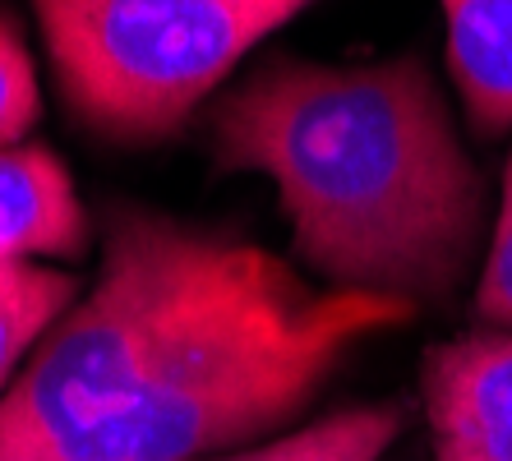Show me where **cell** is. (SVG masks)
I'll list each match as a JSON object with an SVG mask.
<instances>
[{
	"mask_svg": "<svg viewBox=\"0 0 512 461\" xmlns=\"http://www.w3.org/2000/svg\"><path fill=\"white\" fill-rule=\"evenodd\" d=\"M416 305L314 286L273 249L143 203L0 397L14 461H203L282 429L360 337Z\"/></svg>",
	"mask_w": 512,
	"mask_h": 461,
	"instance_id": "1",
	"label": "cell"
},
{
	"mask_svg": "<svg viewBox=\"0 0 512 461\" xmlns=\"http://www.w3.org/2000/svg\"><path fill=\"white\" fill-rule=\"evenodd\" d=\"M213 166L277 190L300 268L328 286L448 305L485 236V176L416 56H273L213 107Z\"/></svg>",
	"mask_w": 512,
	"mask_h": 461,
	"instance_id": "2",
	"label": "cell"
},
{
	"mask_svg": "<svg viewBox=\"0 0 512 461\" xmlns=\"http://www.w3.org/2000/svg\"><path fill=\"white\" fill-rule=\"evenodd\" d=\"M319 0H33L70 116L111 143H162L268 33Z\"/></svg>",
	"mask_w": 512,
	"mask_h": 461,
	"instance_id": "3",
	"label": "cell"
},
{
	"mask_svg": "<svg viewBox=\"0 0 512 461\" xmlns=\"http://www.w3.org/2000/svg\"><path fill=\"white\" fill-rule=\"evenodd\" d=\"M420 397L434 461H512V328L429 346Z\"/></svg>",
	"mask_w": 512,
	"mask_h": 461,
	"instance_id": "4",
	"label": "cell"
},
{
	"mask_svg": "<svg viewBox=\"0 0 512 461\" xmlns=\"http://www.w3.org/2000/svg\"><path fill=\"white\" fill-rule=\"evenodd\" d=\"M93 236L88 208L51 148H0V268L37 259H79Z\"/></svg>",
	"mask_w": 512,
	"mask_h": 461,
	"instance_id": "5",
	"label": "cell"
},
{
	"mask_svg": "<svg viewBox=\"0 0 512 461\" xmlns=\"http://www.w3.org/2000/svg\"><path fill=\"white\" fill-rule=\"evenodd\" d=\"M448 28V70L471 130H512V0H439Z\"/></svg>",
	"mask_w": 512,
	"mask_h": 461,
	"instance_id": "6",
	"label": "cell"
},
{
	"mask_svg": "<svg viewBox=\"0 0 512 461\" xmlns=\"http://www.w3.org/2000/svg\"><path fill=\"white\" fill-rule=\"evenodd\" d=\"M406 429V406L397 402H365L342 406L333 415H319L291 434L263 438L250 448L217 452L203 461H383L388 448Z\"/></svg>",
	"mask_w": 512,
	"mask_h": 461,
	"instance_id": "7",
	"label": "cell"
},
{
	"mask_svg": "<svg viewBox=\"0 0 512 461\" xmlns=\"http://www.w3.org/2000/svg\"><path fill=\"white\" fill-rule=\"evenodd\" d=\"M74 300H79V282L70 272L42 268V263L0 268V397Z\"/></svg>",
	"mask_w": 512,
	"mask_h": 461,
	"instance_id": "8",
	"label": "cell"
},
{
	"mask_svg": "<svg viewBox=\"0 0 512 461\" xmlns=\"http://www.w3.org/2000/svg\"><path fill=\"white\" fill-rule=\"evenodd\" d=\"M42 116L37 70L28 56L24 33L14 28L10 14H0V148L24 143Z\"/></svg>",
	"mask_w": 512,
	"mask_h": 461,
	"instance_id": "9",
	"label": "cell"
},
{
	"mask_svg": "<svg viewBox=\"0 0 512 461\" xmlns=\"http://www.w3.org/2000/svg\"><path fill=\"white\" fill-rule=\"evenodd\" d=\"M476 319L485 328H512V153L503 162L499 213L489 226L485 268H480L476 282Z\"/></svg>",
	"mask_w": 512,
	"mask_h": 461,
	"instance_id": "10",
	"label": "cell"
},
{
	"mask_svg": "<svg viewBox=\"0 0 512 461\" xmlns=\"http://www.w3.org/2000/svg\"><path fill=\"white\" fill-rule=\"evenodd\" d=\"M0 461H14V457H5V452H0Z\"/></svg>",
	"mask_w": 512,
	"mask_h": 461,
	"instance_id": "11",
	"label": "cell"
}]
</instances>
